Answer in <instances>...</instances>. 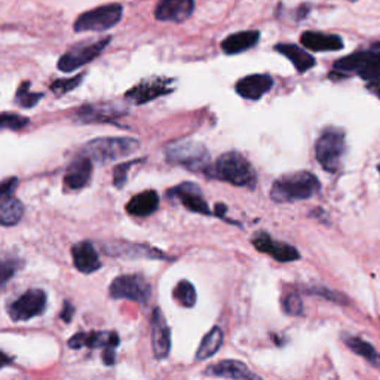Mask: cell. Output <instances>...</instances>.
Returning <instances> with one entry per match:
<instances>
[{
	"mask_svg": "<svg viewBox=\"0 0 380 380\" xmlns=\"http://www.w3.org/2000/svg\"><path fill=\"white\" fill-rule=\"evenodd\" d=\"M18 266H20V263L17 260H12V259H5L2 262V286H6L8 281L13 275H16Z\"/></svg>",
	"mask_w": 380,
	"mask_h": 380,
	"instance_id": "obj_35",
	"label": "cell"
},
{
	"mask_svg": "<svg viewBox=\"0 0 380 380\" xmlns=\"http://www.w3.org/2000/svg\"><path fill=\"white\" fill-rule=\"evenodd\" d=\"M274 83L275 82L271 75L266 73L248 75L236 82L235 91L238 92V95L245 98V100L257 102L264 94H267L274 88Z\"/></svg>",
	"mask_w": 380,
	"mask_h": 380,
	"instance_id": "obj_17",
	"label": "cell"
},
{
	"mask_svg": "<svg viewBox=\"0 0 380 380\" xmlns=\"http://www.w3.org/2000/svg\"><path fill=\"white\" fill-rule=\"evenodd\" d=\"M321 189V183L312 173L298 171L279 177L271 189V198L275 202H295L309 200Z\"/></svg>",
	"mask_w": 380,
	"mask_h": 380,
	"instance_id": "obj_2",
	"label": "cell"
},
{
	"mask_svg": "<svg viewBox=\"0 0 380 380\" xmlns=\"http://www.w3.org/2000/svg\"><path fill=\"white\" fill-rule=\"evenodd\" d=\"M111 42V36L103 37V39H90L79 42V44L73 45L70 49H67L57 63V67L60 72L72 73L75 70L90 64L97 57H100L102 52L109 47Z\"/></svg>",
	"mask_w": 380,
	"mask_h": 380,
	"instance_id": "obj_5",
	"label": "cell"
},
{
	"mask_svg": "<svg viewBox=\"0 0 380 380\" xmlns=\"http://www.w3.org/2000/svg\"><path fill=\"white\" fill-rule=\"evenodd\" d=\"M138 161L135 162H126V164H121L118 166H115V170H114V186L116 189H122L125 185H126V181H128V171H130V168L137 164Z\"/></svg>",
	"mask_w": 380,
	"mask_h": 380,
	"instance_id": "obj_34",
	"label": "cell"
},
{
	"mask_svg": "<svg viewBox=\"0 0 380 380\" xmlns=\"http://www.w3.org/2000/svg\"><path fill=\"white\" fill-rule=\"evenodd\" d=\"M345 343L346 346L354 350L357 355L362 357L364 360H367L370 364H373L374 367L380 369V355L379 352L367 342H364L362 339H360V337H354V336H345Z\"/></svg>",
	"mask_w": 380,
	"mask_h": 380,
	"instance_id": "obj_28",
	"label": "cell"
},
{
	"mask_svg": "<svg viewBox=\"0 0 380 380\" xmlns=\"http://www.w3.org/2000/svg\"><path fill=\"white\" fill-rule=\"evenodd\" d=\"M73 315H75V307H73V305L70 303V302H64L63 312L60 314L61 319H63L64 322H70V321H72Z\"/></svg>",
	"mask_w": 380,
	"mask_h": 380,
	"instance_id": "obj_39",
	"label": "cell"
},
{
	"mask_svg": "<svg viewBox=\"0 0 380 380\" xmlns=\"http://www.w3.org/2000/svg\"><path fill=\"white\" fill-rule=\"evenodd\" d=\"M23 214L24 207L17 198H13L12 195L0 196V223L2 226H16L23 219Z\"/></svg>",
	"mask_w": 380,
	"mask_h": 380,
	"instance_id": "obj_26",
	"label": "cell"
},
{
	"mask_svg": "<svg viewBox=\"0 0 380 380\" xmlns=\"http://www.w3.org/2000/svg\"><path fill=\"white\" fill-rule=\"evenodd\" d=\"M168 196H170L171 200H178L181 205L186 207L192 213L214 216L204 198L202 190L200 189V186L193 185V183H181V185L168 190Z\"/></svg>",
	"mask_w": 380,
	"mask_h": 380,
	"instance_id": "obj_14",
	"label": "cell"
},
{
	"mask_svg": "<svg viewBox=\"0 0 380 380\" xmlns=\"http://www.w3.org/2000/svg\"><path fill=\"white\" fill-rule=\"evenodd\" d=\"M345 150V133L337 128H327L319 135L315 145V157L324 170L336 173L342 165Z\"/></svg>",
	"mask_w": 380,
	"mask_h": 380,
	"instance_id": "obj_6",
	"label": "cell"
},
{
	"mask_svg": "<svg viewBox=\"0 0 380 380\" xmlns=\"http://www.w3.org/2000/svg\"><path fill=\"white\" fill-rule=\"evenodd\" d=\"M103 362L106 365H114L116 362V348L107 346L103 349Z\"/></svg>",
	"mask_w": 380,
	"mask_h": 380,
	"instance_id": "obj_37",
	"label": "cell"
},
{
	"mask_svg": "<svg viewBox=\"0 0 380 380\" xmlns=\"http://www.w3.org/2000/svg\"><path fill=\"white\" fill-rule=\"evenodd\" d=\"M123 6L121 4H107L80 13L76 18L73 29L76 33L106 32L114 29L122 20Z\"/></svg>",
	"mask_w": 380,
	"mask_h": 380,
	"instance_id": "obj_4",
	"label": "cell"
},
{
	"mask_svg": "<svg viewBox=\"0 0 380 380\" xmlns=\"http://www.w3.org/2000/svg\"><path fill=\"white\" fill-rule=\"evenodd\" d=\"M205 174L209 178L226 181L233 186L241 188H252L256 183L255 168L244 154L238 152L223 153L214 165H209L207 168Z\"/></svg>",
	"mask_w": 380,
	"mask_h": 380,
	"instance_id": "obj_1",
	"label": "cell"
},
{
	"mask_svg": "<svg viewBox=\"0 0 380 380\" xmlns=\"http://www.w3.org/2000/svg\"><path fill=\"white\" fill-rule=\"evenodd\" d=\"M173 295H174L176 302L178 305H181L183 307H193L196 305V299H198L193 284L190 283V281H186V279L180 281V283L176 286Z\"/></svg>",
	"mask_w": 380,
	"mask_h": 380,
	"instance_id": "obj_29",
	"label": "cell"
},
{
	"mask_svg": "<svg viewBox=\"0 0 380 380\" xmlns=\"http://www.w3.org/2000/svg\"><path fill=\"white\" fill-rule=\"evenodd\" d=\"M47 294L40 288H32L23 293L17 300H13L8 306V314L12 321L21 322L29 321L37 315L45 312Z\"/></svg>",
	"mask_w": 380,
	"mask_h": 380,
	"instance_id": "obj_10",
	"label": "cell"
},
{
	"mask_svg": "<svg viewBox=\"0 0 380 380\" xmlns=\"http://www.w3.org/2000/svg\"><path fill=\"white\" fill-rule=\"evenodd\" d=\"M109 293L114 299L131 300L137 303H147L152 294L149 281L140 274L121 275L110 284Z\"/></svg>",
	"mask_w": 380,
	"mask_h": 380,
	"instance_id": "obj_8",
	"label": "cell"
},
{
	"mask_svg": "<svg viewBox=\"0 0 380 380\" xmlns=\"http://www.w3.org/2000/svg\"><path fill=\"white\" fill-rule=\"evenodd\" d=\"M283 309H284V312L288 314V315H293V317L302 315L303 303H302L300 295L298 293H294V291H288L287 294H284Z\"/></svg>",
	"mask_w": 380,
	"mask_h": 380,
	"instance_id": "obj_32",
	"label": "cell"
},
{
	"mask_svg": "<svg viewBox=\"0 0 380 380\" xmlns=\"http://www.w3.org/2000/svg\"><path fill=\"white\" fill-rule=\"evenodd\" d=\"M174 83L176 80L170 78L152 76L140 80L135 87L126 91L125 98L135 106H142L157 100L159 97L171 94L174 91Z\"/></svg>",
	"mask_w": 380,
	"mask_h": 380,
	"instance_id": "obj_9",
	"label": "cell"
},
{
	"mask_svg": "<svg viewBox=\"0 0 380 380\" xmlns=\"http://www.w3.org/2000/svg\"><path fill=\"white\" fill-rule=\"evenodd\" d=\"M195 12V0H159L154 18L165 23H185Z\"/></svg>",
	"mask_w": 380,
	"mask_h": 380,
	"instance_id": "obj_16",
	"label": "cell"
},
{
	"mask_svg": "<svg viewBox=\"0 0 380 380\" xmlns=\"http://www.w3.org/2000/svg\"><path fill=\"white\" fill-rule=\"evenodd\" d=\"M379 173H380V164H379Z\"/></svg>",
	"mask_w": 380,
	"mask_h": 380,
	"instance_id": "obj_42",
	"label": "cell"
},
{
	"mask_svg": "<svg viewBox=\"0 0 380 380\" xmlns=\"http://www.w3.org/2000/svg\"><path fill=\"white\" fill-rule=\"evenodd\" d=\"M32 83L29 80L23 82L16 94V103L23 109H32L35 107L42 98H44V92H32L30 91Z\"/></svg>",
	"mask_w": 380,
	"mask_h": 380,
	"instance_id": "obj_30",
	"label": "cell"
},
{
	"mask_svg": "<svg viewBox=\"0 0 380 380\" xmlns=\"http://www.w3.org/2000/svg\"><path fill=\"white\" fill-rule=\"evenodd\" d=\"M275 51L279 52L281 55H284V57H287L294 66V68L302 75L306 73L307 70L314 68L317 64L315 59L311 54L294 44H278L275 45Z\"/></svg>",
	"mask_w": 380,
	"mask_h": 380,
	"instance_id": "obj_25",
	"label": "cell"
},
{
	"mask_svg": "<svg viewBox=\"0 0 380 380\" xmlns=\"http://www.w3.org/2000/svg\"><path fill=\"white\" fill-rule=\"evenodd\" d=\"M83 78H85V75L80 73V75H78V76H75L72 79H59V80H54L51 83V91L55 95H57V97H63L64 94L76 90L80 85V82L83 80Z\"/></svg>",
	"mask_w": 380,
	"mask_h": 380,
	"instance_id": "obj_31",
	"label": "cell"
},
{
	"mask_svg": "<svg viewBox=\"0 0 380 380\" xmlns=\"http://www.w3.org/2000/svg\"><path fill=\"white\" fill-rule=\"evenodd\" d=\"M27 125H29V119L17 114H8V111H5V114L0 116V126H2L4 130L20 131Z\"/></svg>",
	"mask_w": 380,
	"mask_h": 380,
	"instance_id": "obj_33",
	"label": "cell"
},
{
	"mask_svg": "<svg viewBox=\"0 0 380 380\" xmlns=\"http://www.w3.org/2000/svg\"><path fill=\"white\" fill-rule=\"evenodd\" d=\"M18 186V178L17 177H11L5 180L0 186V196H9L13 195V190Z\"/></svg>",
	"mask_w": 380,
	"mask_h": 380,
	"instance_id": "obj_36",
	"label": "cell"
},
{
	"mask_svg": "<svg viewBox=\"0 0 380 380\" xmlns=\"http://www.w3.org/2000/svg\"><path fill=\"white\" fill-rule=\"evenodd\" d=\"M350 2H357V0H350Z\"/></svg>",
	"mask_w": 380,
	"mask_h": 380,
	"instance_id": "obj_41",
	"label": "cell"
},
{
	"mask_svg": "<svg viewBox=\"0 0 380 380\" xmlns=\"http://www.w3.org/2000/svg\"><path fill=\"white\" fill-rule=\"evenodd\" d=\"M121 343L119 336L115 331H91V333H78L68 341V346L72 349H80L83 346L88 348H118Z\"/></svg>",
	"mask_w": 380,
	"mask_h": 380,
	"instance_id": "obj_21",
	"label": "cell"
},
{
	"mask_svg": "<svg viewBox=\"0 0 380 380\" xmlns=\"http://www.w3.org/2000/svg\"><path fill=\"white\" fill-rule=\"evenodd\" d=\"M126 111L128 110L118 103H97L82 106L75 118L82 123H107L122 118Z\"/></svg>",
	"mask_w": 380,
	"mask_h": 380,
	"instance_id": "obj_11",
	"label": "cell"
},
{
	"mask_svg": "<svg viewBox=\"0 0 380 380\" xmlns=\"http://www.w3.org/2000/svg\"><path fill=\"white\" fill-rule=\"evenodd\" d=\"M260 40L259 30H245L228 36L221 40V51L226 55H238L243 54L251 48H255Z\"/></svg>",
	"mask_w": 380,
	"mask_h": 380,
	"instance_id": "obj_23",
	"label": "cell"
},
{
	"mask_svg": "<svg viewBox=\"0 0 380 380\" xmlns=\"http://www.w3.org/2000/svg\"><path fill=\"white\" fill-rule=\"evenodd\" d=\"M302 45L314 52H333L343 48V40L337 35H327L321 32L307 30L300 36Z\"/></svg>",
	"mask_w": 380,
	"mask_h": 380,
	"instance_id": "obj_22",
	"label": "cell"
},
{
	"mask_svg": "<svg viewBox=\"0 0 380 380\" xmlns=\"http://www.w3.org/2000/svg\"><path fill=\"white\" fill-rule=\"evenodd\" d=\"M251 243L256 247L257 251L264 252V255H269L271 257H274L276 262L281 263H288L300 259V252L298 251V248H294L290 244L276 241V239H274L266 232H257L252 236Z\"/></svg>",
	"mask_w": 380,
	"mask_h": 380,
	"instance_id": "obj_13",
	"label": "cell"
},
{
	"mask_svg": "<svg viewBox=\"0 0 380 380\" xmlns=\"http://www.w3.org/2000/svg\"><path fill=\"white\" fill-rule=\"evenodd\" d=\"M309 13H311V5L303 4L298 9H295V12H294V20L295 21H302V20H305L309 16Z\"/></svg>",
	"mask_w": 380,
	"mask_h": 380,
	"instance_id": "obj_38",
	"label": "cell"
},
{
	"mask_svg": "<svg viewBox=\"0 0 380 380\" xmlns=\"http://www.w3.org/2000/svg\"><path fill=\"white\" fill-rule=\"evenodd\" d=\"M369 88L380 97V76H377L376 79H373V80L369 82Z\"/></svg>",
	"mask_w": 380,
	"mask_h": 380,
	"instance_id": "obj_40",
	"label": "cell"
},
{
	"mask_svg": "<svg viewBox=\"0 0 380 380\" xmlns=\"http://www.w3.org/2000/svg\"><path fill=\"white\" fill-rule=\"evenodd\" d=\"M165 158L170 164L181 165L190 171H205L209 166V153L207 147L196 142H178L168 146Z\"/></svg>",
	"mask_w": 380,
	"mask_h": 380,
	"instance_id": "obj_7",
	"label": "cell"
},
{
	"mask_svg": "<svg viewBox=\"0 0 380 380\" xmlns=\"http://www.w3.org/2000/svg\"><path fill=\"white\" fill-rule=\"evenodd\" d=\"M140 149L138 140L131 137H100L82 149V154H87L95 164H109L125 157H130Z\"/></svg>",
	"mask_w": 380,
	"mask_h": 380,
	"instance_id": "obj_3",
	"label": "cell"
},
{
	"mask_svg": "<svg viewBox=\"0 0 380 380\" xmlns=\"http://www.w3.org/2000/svg\"><path fill=\"white\" fill-rule=\"evenodd\" d=\"M159 208V195L157 190H145L126 202V213L134 217H149Z\"/></svg>",
	"mask_w": 380,
	"mask_h": 380,
	"instance_id": "obj_24",
	"label": "cell"
},
{
	"mask_svg": "<svg viewBox=\"0 0 380 380\" xmlns=\"http://www.w3.org/2000/svg\"><path fill=\"white\" fill-rule=\"evenodd\" d=\"M92 159L87 154H79V157L70 164L68 170L64 176V189L67 192L80 190L91 181L92 176Z\"/></svg>",
	"mask_w": 380,
	"mask_h": 380,
	"instance_id": "obj_18",
	"label": "cell"
},
{
	"mask_svg": "<svg viewBox=\"0 0 380 380\" xmlns=\"http://www.w3.org/2000/svg\"><path fill=\"white\" fill-rule=\"evenodd\" d=\"M205 376L221 377V379H260L259 374L251 373L247 365L236 360H223L217 364H211L205 370Z\"/></svg>",
	"mask_w": 380,
	"mask_h": 380,
	"instance_id": "obj_19",
	"label": "cell"
},
{
	"mask_svg": "<svg viewBox=\"0 0 380 380\" xmlns=\"http://www.w3.org/2000/svg\"><path fill=\"white\" fill-rule=\"evenodd\" d=\"M103 250L106 255L111 257H123V259H166L162 251L158 248H152L142 244H133L125 241H110L103 244Z\"/></svg>",
	"mask_w": 380,
	"mask_h": 380,
	"instance_id": "obj_15",
	"label": "cell"
},
{
	"mask_svg": "<svg viewBox=\"0 0 380 380\" xmlns=\"http://www.w3.org/2000/svg\"><path fill=\"white\" fill-rule=\"evenodd\" d=\"M152 330V350L157 360H166L171 352V330L168 327L166 319L159 307L152 312L150 319Z\"/></svg>",
	"mask_w": 380,
	"mask_h": 380,
	"instance_id": "obj_12",
	"label": "cell"
},
{
	"mask_svg": "<svg viewBox=\"0 0 380 380\" xmlns=\"http://www.w3.org/2000/svg\"><path fill=\"white\" fill-rule=\"evenodd\" d=\"M223 339L224 334L223 330L220 327H213L211 329L205 337L202 339L198 350H196L195 355V361H202V360H208L213 355H216L217 352L220 350L221 345H223Z\"/></svg>",
	"mask_w": 380,
	"mask_h": 380,
	"instance_id": "obj_27",
	"label": "cell"
},
{
	"mask_svg": "<svg viewBox=\"0 0 380 380\" xmlns=\"http://www.w3.org/2000/svg\"><path fill=\"white\" fill-rule=\"evenodd\" d=\"M72 257L76 269L82 274L90 275L102 267L100 257L95 247L90 241H82L72 247Z\"/></svg>",
	"mask_w": 380,
	"mask_h": 380,
	"instance_id": "obj_20",
	"label": "cell"
}]
</instances>
